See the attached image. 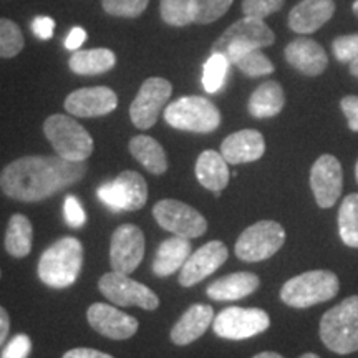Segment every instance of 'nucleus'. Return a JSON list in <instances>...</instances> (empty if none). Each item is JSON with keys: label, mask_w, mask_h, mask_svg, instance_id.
<instances>
[{"label": "nucleus", "mask_w": 358, "mask_h": 358, "mask_svg": "<svg viewBox=\"0 0 358 358\" xmlns=\"http://www.w3.org/2000/svg\"><path fill=\"white\" fill-rule=\"evenodd\" d=\"M87 174L85 161L62 156H24L8 163L0 173V189L10 199L38 203L77 185Z\"/></svg>", "instance_id": "obj_1"}, {"label": "nucleus", "mask_w": 358, "mask_h": 358, "mask_svg": "<svg viewBox=\"0 0 358 358\" xmlns=\"http://www.w3.org/2000/svg\"><path fill=\"white\" fill-rule=\"evenodd\" d=\"M83 267V245L75 237H62L42 254L38 277L52 289H65L75 284Z\"/></svg>", "instance_id": "obj_2"}, {"label": "nucleus", "mask_w": 358, "mask_h": 358, "mask_svg": "<svg viewBox=\"0 0 358 358\" xmlns=\"http://www.w3.org/2000/svg\"><path fill=\"white\" fill-rule=\"evenodd\" d=\"M320 338L330 352L350 355L358 350V295H350L324 313Z\"/></svg>", "instance_id": "obj_3"}, {"label": "nucleus", "mask_w": 358, "mask_h": 358, "mask_svg": "<svg viewBox=\"0 0 358 358\" xmlns=\"http://www.w3.org/2000/svg\"><path fill=\"white\" fill-rule=\"evenodd\" d=\"M338 277L330 271H308L282 285L280 299L294 308H308L327 302L338 294Z\"/></svg>", "instance_id": "obj_4"}, {"label": "nucleus", "mask_w": 358, "mask_h": 358, "mask_svg": "<svg viewBox=\"0 0 358 358\" xmlns=\"http://www.w3.org/2000/svg\"><path fill=\"white\" fill-rule=\"evenodd\" d=\"M43 133L58 156L69 161H87L93 153V138L77 120L52 115L45 120Z\"/></svg>", "instance_id": "obj_5"}, {"label": "nucleus", "mask_w": 358, "mask_h": 358, "mask_svg": "<svg viewBox=\"0 0 358 358\" xmlns=\"http://www.w3.org/2000/svg\"><path fill=\"white\" fill-rule=\"evenodd\" d=\"M169 127L191 133H213L221 124V111L204 96H182L164 110Z\"/></svg>", "instance_id": "obj_6"}, {"label": "nucleus", "mask_w": 358, "mask_h": 358, "mask_svg": "<svg viewBox=\"0 0 358 358\" xmlns=\"http://www.w3.org/2000/svg\"><path fill=\"white\" fill-rule=\"evenodd\" d=\"M275 42V35L261 19L244 17L237 20L213 45V53H222L229 64L248 50H262Z\"/></svg>", "instance_id": "obj_7"}, {"label": "nucleus", "mask_w": 358, "mask_h": 358, "mask_svg": "<svg viewBox=\"0 0 358 358\" xmlns=\"http://www.w3.org/2000/svg\"><path fill=\"white\" fill-rule=\"evenodd\" d=\"M285 243V231L275 221H259L249 226L236 243V256L244 262H261L272 257Z\"/></svg>", "instance_id": "obj_8"}, {"label": "nucleus", "mask_w": 358, "mask_h": 358, "mask_svg": "<svg viewBox=\"0 0 358 358\" xmlns=\"http://www.w3.org/2000/svg\"><path fill=\"white\" fill-rule=\"evenodd\" d=\"M271 317L262 308L227 307L214 317L213 330L217 337L227 340H245L266 332Z\"/></svg>", "instance_id": "obj_9"}, {"label": "nucleus", "mask_w": 358, "mask_h": 358, "mask_svg": "<svg viewBox=\"0 0 358 358\" xmlns=\"http://www.w3.org/2000/svg\"><path fill=\"white\" fill-rule=\"evenodd\" d=\"M98 289L111 303L120 307H141L145 310H155L159 307V299L153 290L141 282L129 279L122 272H106L98 282Z\"/></svg>", "instance_id": "obj_10"}, {"label": "nucleus", "mask_w": 358, "mask_h": 358, "mask_svg": "<svg viewBox=\"0 0 358 358\" xmlns=\"http://www.w3.org/2000/svg\"><path fill=\"white\" fill-rule=\"evenodd\" d=\"M153 216L163 229L185 239H196L208 231V221L189 204L176 199H161L155 204Z\"/></svg>", "instance_id": "obj_11"}, {"label": "nucleus", "mask_w": 358, "mask_h": 358, "mask_svg": "<svg viewBox=\"0 0 358 358\" xmlns=\"http://www.w3.org/2000/svg\"><path fill=\"white\" fill-rule=\"evenodd\" d=\"M98 198L115 211H138L148 201V185L136 171H123L98 187Z\"/></svg>", "instance_id": "obj_12"}, {"label": "nucleus", "mask_w": 358, "mask_h": 358, "mask_svg": "<svg viewBox=\"0 0 358 358\" xmlns=\"http://www.w3.org/2000/svg\"><path fill=\"white\" fill-rule=\"evenodd\" d=\"M173 93L171 83L166 78L151 77L145 80L140 92L129 106V116L138 129H150L158 122L161 110L166 106Z\"/></svg>", "instance_id": "obj_13"}, {"label": "nucleus", "mask_w": 358, "mask_h": 358, "mask_svg": "<svg viewBox=\"0 0 358 358\" xmlns=\"http://www.w3.org/2000/svg\"><path fill=\"white\" fill-rule=\"evenodd\" d=\"M145 257V234L134 224L116 227L111 236L110 264L115 272L131 274Z\"/></svg>", "instance_id": "obj_14"}, {"label": "nucleus", "mask_w": 358, "mask_h": 358, "mask_svg": "<svg viewBox=\"0 0 358 358\" xmlns=\"http://www.w3.org/2000/svg\"><path fill=\"white\" fill-rule=\"evenodd\" d=\"M310 187L322 209L337 203L343 187V171L340 161L332 155H322L310 169Z\"/></svg>", "instance_id": "obj_15"}, {"label": "nucleus", "mask_w": 358, "mask_h": 358, "mask_svg": "<svg viewBox=\"0 0 358 358\" xmlns=\"http://www.w3.org/2000/svg\"><path fill=\"white\" fill-rule=\"evenodd\" d=\"M227 256H229V250L221 241H211L204 244L187 257L179 274V284L182 287H192L199 284L206 277L214 274L227 261Z\"/></svg>", "instance_id": "obj_16"}, {"label": "nucleus", "mask_w": 358, "mask_h": 358, "mask_svg": "<svg viewBox=\"0 0 358 358\" xmlns=\"http://www.w3.org/2000/svg\"><path fill=\"white\" fill-rule=\"evenodd\" d=\"M118 96L108 87H90L71 92L65 100V110L77 118H96L116 110Z\"/></svg>", "instance_id": "obj_17"}, {"label": "nucleus", "mask_w": 358, "mask_h": 358, "mask_svg": "<svg viewBox=\"0 0 358 358\" xmlns=\"http://www.w3.org/2000/svg\"><path fill=\"white\" fill-rule=\"evenodd\" d=\"M88 324L103 337L113 340L131 338L138 332V320L108 303H93L87 310Z\"/></svg>", "instance_id": "obj_18"}, {"label": "nucleus", "mask_w": 358, "mask_h": 358, "mask_svg": "<svg viewBox=\"0 0 358 358\" xmlns=\"http://www.w3.org/2000/svg\"><path fill=\"white\" fill-rule=\"evenodd\" d=\"M285 60L294 66L295 70L307 77H317L322 75L329 65V57L320 43L312 38H295L285 47Z\"/></svg>", "instance_id": "obj_19"}, {"label": "nucleus", "mask_w": 358, "mask_h": 358, "mask_svg": "<svg viewBox=\"0 0 358 358\" xmlns=\"http://www.w3.org/2000/svg\"><path fill=\"white\" fill-rule=\"evenodd\" d=\"M266 153V141L257 129H241L232 133L221 145V155L227 164H244L261 159Z\"/></svg>", "instance_id": "obj_20"}, {"label": "nucleus", "mask_w": 358, "mask_h": 358, "mask_svg": "<svg viewBox=\"0 0 358 358\" xmlns=\"http://www.w3.org/2000/svg\"><path fill=\"white\" fill-rule=\"evenodd\" d=\"M334 0H302L289 13V27L295 34H313L334 17Z\"/></svg>", "instance_id": "obj_21"}, {"label": "nucleus", "mask_w": 358, "mask_h": 358, "mask_svg": "<svg viewBox=\"0 0 358 358\" xmlns=\"http://www.w3.org/2000/svg\"><path fill=\"white\" fill-rule=\"evenodd\" d=\"M213 320L214 310L211 306H206V303L191 306L171 329V334H169L171 342L178 347L189 345L194 340L203 337L206 330L211 327Z\"/></svg>", "instance_id": "obj_22"}, {"label": "nucleus", "mask_w": 358, "mask_h": 358, "mask_svg": "<svg viewBox=\"0 0 358 358\" xmlns=\"http://www.w3.org/2000/svg\"><path fill=\"white\" fill-rule=\"evenodd\" d=\"M259 285H261V279L252 272H236V274L224 275L214 280L206 294L209 299L217 302L239 301L256 292Z\"/></svg>", "instance_id": "obj_23"}, {"label": "nucleus", "mask_w": 358, "mask_h": 358, "mask_svg": "<svg viewBox=\"0 0 358 358\" xmlns=\"http://www.w3.org/2000/svg\"><path fill=\"white\" fill-rule=\"evenodd\" d=\"M191 243L185 237L173 236L163 241L153 261V272L158 277H168L182 268L191 256Z\"/></svg>", "instance_id": "obj_24"}, {"label": "nucleus", "mask_w": 358, "mask_h": 358, "mask_svg": "<svg viewBox=\"0 0 358 358\" xmlns=\"http://www.w3.org/2000/svg\"><path fill=\"white\" fill-rule=\"evenodd\" d=\"M196 178L201 182V186L206 189L216 192L222 191L229 185V168L227 161L217 151L206 150L199 155L196 161Z\"/></svg>", "instance_id": "obj_25"}, {"label": "nucleus", "mask_w": 358, "mask_h": 358, "mask_svg": "<svg viewBox=\"0 0 358 358\" xmlns=\"http://www.w3.org/2000/svg\"><path fill=\"white\" fill-rule=\"evenodd\" d=\"M285 105V93L280 83L266 82L256 88L249 98V113L254 118H272L277 116Z\"/></svg>", "instance_id": "obj_26"}, {"label": "nucleus", "mask_w": 358, "mask_h": 358, "mask_svg": "<svg viewBox=\"0 0 358 358\" xmlns=\"http://www.w3.org/2000/svg\"><path fill=\"white\" fill-rule=\"evenodd\" d=\"M129 153L134 156L151 174H164L168 169V158L163 146L155 138L140 134L129 141Z\"/></svg>", "instance_id": "obj_27"}, {"label": "nucleus", "mask_w": 358, "mask_h": 358, "mask_svg": "<svg viewBox=\"0 0 358 358\" xmlns=\"http://www.w3.org/2000/svg\"><path fill=\"white\" fill-rule=\"evenodd\" d=\"M116 55L108 48H90L78 50L70 57L69 66L77 75H100L113 69Z\"/></svg>", "instance_id": "obj_28"}, {"label": "nucleus", "mask_w": 358, "mask_h": 358, "mask_svg": "<svg viewBox=\"0 0 358 358\" xmlns=\"http://www.w3.org/2000/svg\"><path fill=\"white\" fill-rule=\"evenodd\" d=\"M34 229L30 219L24 214H13L6 232V250L13 257H27L32 250Z\"/></svg>", "instance_id": "obj_29"}, {"label": "nucleus", "mask_w": 358, "mask_h": 358, "mask_svg": "<svg viewBox=\"0 0 358 358\" xmlns=\"http://www.w3.org/2000/svg\"><path fill=\"white\" fill-rule=\"evenodd\" d=\"M338 234L348 248L358 249V194H348L338 209Z\"/></svg>", "instance_id": "obj_30"}, {"label": "nucleus", "mask_w": 358, "mask_h": 358, "mask_svg": "<svg viewBox=\"0 0 358 358\" xmlns=\"http://www.w3.org/2000/svg\"><path fill=\"white\" fill-rule=\"evenodd\" d=\"M229 60L222 53H213L204 64L203 70V87L208 93H217L226 82L227 70H229Z\"/></svg>", "instance_id": "obj_31"}, {"label": "nucleus", "mask_w": 358, "mask_h": 358, "mask_svg": "<svg viewBox=\"0 0 358 358\" xmlns=\"http://www.w3.org/2000/svg\"><path fill=\"white\" fill-rule=\"evenodd\" d=\"M231 65H236L250 78L264 77V75H271L274 71V64L261 50H248L241 53L231 62Z\"/></svg>", "instance_id": "obj_32"}, {"label": "nucleus", "mask_w": 358, "mask_h": 358, "mask_svg": "<svg viewBox=\"0 0 358 358\" xmlns=\"http://www.w3.org/2000/svg\"><path fill=\"white\" fill-rule=\"evenodd\" d=\"M161 19L173 27H186L194 24L192 0H161Z\"/></svg>", "instance_id": "obj_33"}, {"label": "nucleus", "mask_w": 358, "mask_h": 358, "mask_svg": "<svg viewBox=\"0 0 358 358\" xmlns=\"http://www.w3.org/2000/svg\"><path fill=\"white\" fill-rule=\"evenodd\" d=\"M24 45L20 27L8 19H0V58L17 57Z\"/></svg>", "instance_id": "obj_34"}, {"label": "nucleus", "mask_w": 358, "mask_h": 358, "mask_svg": "<svg viewBox=\"0 0 358 358\" xmlns=\"http://www.w3.org/2000/svg\"><path fill=\"white\" fill-rule=\"evenodd\" d=\"M234 0H192V17L194 24L208 25L229 10Z\"/></svg>", "instance_id": "obj_35"}, {"label": "nucleus", "mask_w": 358, "mask_h": 358, "mask_svg": "<svg viewBox=\"0 0 358 358\" xmlns=\"http://www.w3.org/2000/svg\"><path fill=\"white\" fill-rule=\"evenodd\" d=\"M148 3L150 0H103V8L110 15L134 19L146 10Z\"/></svg>", "instance_id": "obj_36"}, {"label": "nucleus", "mask_w": 358, "mask_h": 358, "mask_svg": "<svg viewBox=\"0 0 358 358\" xmlns=\"http://www.w3.org/2000/svg\"><path fill=\"white\" fill-rule=\"evenodd\" d=\"M285 0H243L244 17L264 20L272 13L279 12Z\"/></svg>", "instance_id": "obj_37"}, {"label": "nucleus", "mask_w": 358, "mask_h": 358, "mask_svg": "<svg viewBox=\"0 0 358 358\" xmlns=\"http://www.w3.org/2000/svg\"><path fill=\"white\" fill-rule=\"evenodd\" d=\"M332 50L338 62L352 64L355 58H358V34L340 35V37L334 40Z\"/></svg>", "instance_id": "obj_38"}, {"label": "nucleus", "mask_w": 358, "mask_h": 358, "mask_svg": "<svg viewBox=\"0 0 358 358\" xmlns=\"http://www.w3.org/2000/svg\"><path fill=\"white\" fill-rule=\"evenodd\" d=\"M30 352H32V340H30L29 335L19 334L3 348L2 358H27L30 355Z\"/></svg>", "instance_id": "obj_39"}, {"label": "nucleus", "mask_w": 358, "mask_h": 358, "mask_svg": "<svg viewBox=\"0 0 358 358\" xmlns=\"http://www.w3.org/2000/svg\"><path fill=\"white\" fill-rule=\"evenodd\" d=\"M65 221L71 227H82L87 222V214H85L82 204L75 196H66L64 203Z\"/></svg>", "instance_id": "obj_40"}, {"label": "nucleus", "mask_w": 358, "mask_h": 358, "mask_svg": "<svg viewBox=\"0 0 358 358\" xmlns=\"http://www.w3.org/2000/svg\"><path fill=\"white\" fill-rule=\"evenodd\" d=\"M340 108H342L343 115L347 116L348 122V128L352 131L358 133V96L355 95H348L340 101Z\"/></svg>", "instance_id": "obj_41"}, {"label": "nucleus", "mask_w": 358, "mask_h": 358, "mask_svg": "<svg viewBox=\"0 0 358 358\" xmlns=\"http://www.w3.org/2000/svg\"><path fill=\"white\" fill-rule=\"evenodd\" d=\"M53 29H55V22L50 17H37L32 24L34 34L37 35L40 40H48L53 37Z\"/></svg>", "instance_id": "obj_42"}, {"label": "nucleus", "mask_w": 358, "mask_h": 358, "mask_svg": "<svg viewBox=\"0 0 358 358\" xmlns=\"http://www.w3.org/2000/svg\"><path fill=\"white\" fill-rule=\"evenodd\" d=\"M64 358H115L108 355V353L100 352V350H93V348H71L64 355Z\"/></svg>", "instance_id": "obj_43"}, {"label": "nucleus", "mask_w": 358, "mask_h": 358, "mask_svg": "<svg viewBox=\"0 0 358 358\" xmlns=\"http://www.w3.org/2000/svg\"><path fill=\"white\" fill-rule=\"evenodd\" d=\"M85 38H87V32H85L82 27H75V29H71V32L65 40V47L73 52L78 50V48L82 47V43L85 42Z\"/></svg>", "instance_id": "obj_44"}, {"label": "nucleus", "mask_w": 358, "mask_h": 358, "mask_svg": "<svg viewBox=\"0 0 358 358\" xmlns=\"http://www.w3.org/2000/svg\"><path fill=\"white\" fill-rule=\"evenodd\" d=\"M8 330H10V317H8L7 310L0 307V347L3 345L8 337Z\"/></svg>", "instance_id": "obj_45"}, {"label": "nucleus", "mask_w": 358, "mask_h": 358, "mask_svg": "<svg viewBox=\"0 0 358 358\" xmlns=\"http://www.w3.org/2000/svg\"><path fill=\"white\" fill-rule=\"evenodd\" d=\"M252 358H284V357L279 355V353H275V352H262V353H257V355Z\"/></svg>", "instance_id": "obj_46"}, {"label": "nucleus", "mask_w": 358, "mask_h": 358, "mask_svg": "<svg viewBox=\"0 0 358 358\" xmlns=\"http://www.w3.org/2000/svg\"><path fill=\"white\" fill-rule=\"evenodd\" d=\"M350 73L355 78H358V58H355V60H353L350 64Z\"/></svg>", "instance_id": "obj_47"}, {"label": "nucleus", "mask_w": 358, "mask_h": 358, "mask_svg": "<svg viewBox=\"0 0 358 358\" xmlns=\"http://www.w3.org/2000/svg\"><path fill=\"white\" fill-rule=\"evenodd\" d=\"M352 10H353V13H355V17L358 19V0H355V2H353Z\"/></svg>", "instance_id": "obj_48"}, {"label": "nucleus", "mask_w": 358, "mask_h": 358, "mask_svg": "<svg viewBox=\"0 0 358 358\" xmlns=\"http://www.w3.org/2000/svg\"><path fill=\"white\" fill-rule=\"evenodd\" d=\"M301 358H320V357L315 355V353H303Z\"/></svg>", "instance_id": "obj_49"}, {"label": "nucleus", "mask_w": 358, "mask_h": 358, "mask_svg": "<svg viewBox=\"0 0 358 358\" xmlns=\"http://www.w3.org/2000/svg\"><path fill=\"white\" fill-rule=\"evenodd\" d=\"M355 178H357V182H358V161H357V164H355Z\"/></svg>", "instance_id": "obj_50"}, {"label": "nucleus", "mask_w": 358, "mask_h": 358, "mask_svg": "<svg viewBox=\"0 0 358 358\" xmlns=\"http://www.w3.org/2000/svg\"><path fill=\"white\" fill-rule=\"evenodd\" d=\"M0 275H2V272H0Z\"/></svg>", "instance_id": "obj_51"}]
</instances>
